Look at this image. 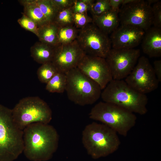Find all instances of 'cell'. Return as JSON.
Returning <instances> with one entry per match:
<instances>
[{
  "mask_svg": "<svg viewBox=\"0 0 161 161\" xmlns=\"http://www.w3.org/2000/svg\"><path fill=\"white\" fill-rule=\"evenodd\" d=\"M24 149L26 157L32 161L50 159L57 151L59 137L56 129L49 124L35 123L23 130Z\"/></svg>",
  "mask_w": 161,
  "mask_h": 161,
  "instance_id": "6da1fadb",
  "label": "cell"
},
{
  "mask_svg": "<svg viewBox=\"0 0 161 161\" xmlns=\"http://www.w3.org/2000/svg\"><path fill=\"white\" fill-rule=\"evenodd\" d=\"M117 133L107 126L93 122L86 125L82 132V141L88 154L95 159L112 154L121 143Z\"/></svg>",
  "mask_w": 161,
  "mask_h": 161,
  "instance_id": "7a4b0ae2",
  "label": "cell"
},
{
  "mask_svg": "<svg viewBox=\"0 0 161 161\" xmlns=\"http://www.w3.org/2000/svg\"><path fill=\"white\" fill-rule=\"evenodd\" d=\"M101 92L103 101L112 103L140 115L148 112V98L130 86L123 80L112 79Z\"/></svg>",
  "mask_w": 161,
  "mask_h": 161,
  "instance_id": "3957f363",
  "label": "cell"
},
{
  "mask_svg": "<svg viewBox=\"0 0 161 161\" xmlns=\"http://www.w3.org/2000/svg\"><path fill=\"white\" fill-rule=\"evenodd\" d=\"M23 135L13 120L12 109L0 104V161H13L23 152Z\"/></svg>",
  "mask_w": 161,
  "mask_h": 161,
  "instance_id": "277c9868",
  "label": "cell"
},
{
  "mask_svg": "<svg viewBox=\"0 0 161 161\" xmlns=\"http://www.w3.org/2000/svg\"><path fill=\"white\" fill-rule=\"evenodd\" d=\"M89 116L99 121L124 137L135 125L137 119L133 113L115 104L100 101L91 109Z\"/></svg>",
  "mask_w": 161,
  "mask_h": 161,
  "instance_id": "5b68a950",
  "label": "cell"
},
{
  "mask_svg": "<svg viewBox=\"0 0 161 161\" xmlns=\"http://www.w3.org/2000/svg\"><path fill=\"white\" fill-rule=\"evenodd\" d=\"M66 74L65 91L69 100L74 103L81 106L91 105L101 96L102 90L99 85L77 67Z\"/></svg>",
  "mask_w": 161,
  "mask_h": 161,
  "instance_id": "8992f818",
  "label": "cell"
},
{
  "mask_svg": "<svg viewBox=\"0 0 161 161\" xmlns=\"http://www.w3.org/2000/svg\"><path fill=\"white\" fill-rule=\"evenodd\" d=\"M12 110L15 123L22 130L33 123L49 124L52 119V111L49 106L37 96L22 98Z\"/></svg>",
  "mask_w": 161,
  "mask_h": 161,
  "instance_id": "52a82bcc",
  "label": "cell"
},
{
  "mask_svg": "<svg viewBox=\"0 0 161 161\" xmlns=\"http://www.w3.org/2000/svg\"><path fill=\"white\" fill-rule=\"evenodd\" d=\"M76 40L86 55L105 58L112 49L108 35L92 23L79 29Z\"/></svg>",
  "mask_w": 161,
  "mask_h": 161,
  "instance_id": "ba28073f",
  "label": "cell"
},
{
  "mask_svg": "<svg viewBox=\"0 0 161 161\" xmlns=\"http://www.w3.org/2000/svg\"><path fill=\"white\" fill-rule=\"evenodd\" d=\"M125 81L136 91L145 95L157 89L159 83L153 66L148 58L144 56L139 57Z\"/></svg>",
  "mask_w": 161,
  "mask_h": 161,
  "instance_id": "9c48e42d",
  "label": "cell"
},
{
  "mask_svg": "<svg viewBox=\"0 0 161 161\" xmlns=\"http://www.w3.org/2000/svg\"><path fill=\"white\" fill-rule=\"evenodd\" d=\"M140 55L139 49L112 48L105 59L113 79L125 78L136 65Z\"/></svg>",
  "mask_w": 161,
  "mask_h": 161,
  "instance_id": "30bf717a",
  "label": "cell"
},
{
  "mask_svg": "<svg viewBox=\"0 0 161 161\" xmlns=\"http://www.w3.org/2000/svg\"><path fill=\"white\" fill-rule=\"evenodd\" d=\"M118 15L121 24H128L140 28L145 32L152 25L151 5L146 1L136 0L122 5Z\"/></svg>",
  "mask_w": 161,
  "mask_h": 161,
  "instance_id": "8fae6325",
  "label": "cell"
},
{
  "mask_svg": "<svg viewBox=\"0 0 161 161\" xmlns=\"http://www.w3.org/2000/svg\"><path fill=\"white\" fill-rule=\"evenodd\" d=\"M77 67L83 73L97 83L102 90L113 79L105 58L86 54Z\"/></svg>",
  "mask_w": 161,
  "mask_h": 161,
  "instance_id": "7c38bea8",
  "label": "cell"
},
{
  "mask_svg": "<svg viewBox=\"0 0 161 161\" xmlns=\"http://www.w3.org/2000/svg\"><path fill=\"white\" fill-rule=\"evenodd\" d=\"M86 55L76 39L70 43L59 44L55 47L52 62L58 72L66 74L77 67Z\"/></svg>",
  "mask_w": 161,
  "mask_h": 161,
  "instance_id": "4fadbf2b",
  "label": "cell"
},
{
  "mask_svg": "<svg viewBox=\"0 0 161 161\" xmlns=\"http://www.w3.org/2000/svg\"><path fill=\"white\" fill-rule=\"evenodd\" d=\"M145 32L143 30L137 27L120 24L111 33L110 38L112 48H134L141 42Z\"/></svg>",
  "mask_w": 161,
  "mask_h": 161,
  "instance_id": "5bb4252c",
  "label": "cell"
},
{
  "mask_svg": "<svg viewBox=\"0 0 161 161\" xmlns=\"http://www.w3.org/2000/svg\"><path fill=\"white\" fill-rule=\"evenodd\" d=\"M142 42L143 52L150 58L161 56V28L151 27L145 32Z\"/></svg>",
  "mask_w": 161,
  "mask_h": 161,
  "instance_id": "9a60e30c",
  "label": "cell"
},
{
  "mask_svg": "<svg viewBox=\"0 0 161 161\" xmlns=\"http://www.w3.org/2000/svg\"><path fill=\"white\" fill-rule=\"evenodd\" d=\"M118 11L110 10L98 16H92V23L100 30L108 35L119 26Z\"/></svg>",
  "mask_w": 161,
  "mask_h": 161,
  "instance_id": "2e32d148",
  "label": "cell"
},
{
  "mask_svg": "<svg viewBox=\"0 0 161 161\" xmlns=\"http://www.w3.org/2000/svg\"><path fill=\"white\" fill-rule=\"evenodd\" d=\"M55 47L39 41L37 42L30 48L31 56L40 64L52 62L54 56Z\"/></svg>",
  "mask_w": 161,
  "mask_h": 161,
  "instance_id": "e0dca14e",
  "label": "cell"
},
{
  "mask_svg": "<svg viewBox=\"0 0 161 161\" xmlns=\"http://www.w3.org/2000/svg\"><path fill=\"white\" fill-rule=\"evenodd\" d=\"M59 27L54 22H48L38 28L37 35L39 41L55 47L59 45Z\"/></svg>",
  "mask_w": 161,
  "mask_h": 161,
  "instance_id": "ac0fdd59",
  "label": "cell"
},
{
  "mask_svg": "<svg viewBox=\"0 0 161 161\" xmlns=\"http://www.w3.org/2000/svg\"><path fill=\"white\" fill-rule=\"evenodd\" d=\"M18 1L23 6L22 13L34 21L38 27L48 23L38 6L36 0H21Z\"/></svg>",
  "mask_w": 161,
  "mask_h": 161,
  "instance_id": "d6986e66",
  "label": "cell"
},
{
  "mask_svg": "<svg viewBox=\"0 0 161 161\" xmlns=\"http://www.w3.org/2000/svg\"><path fill=\"white\" fill-rule=\"evenodd\" d=\"M66 84V74L58 72L46 84V89L50 92L63 93L65 91Z\"/></svg>",
  "mask_w": 161,
  "mask_h": 161,
  "instance_id": "ffe728a7",
  "label": "cell"
},
{
  "mask_svg": "<svg viewBox=\"0 0 161 161\" xmlns=\"http://www.w3.org/2000/svg\"><path fill=\"white\" fill-rule=\"evenodd\" d=\"M79 29L74 25L59 27L58 38L59 44L70 43L76 39Z\"/></svg>",
  "mask_w": 161,
  "mask_h": 161,
  "instance_id": "44dd1931",
  "label": "cell"
},
{
  "mask_svg": "<svg viewBox=\"0 0 161 161\" xmlns=\"http://www.w3.org/2000/svg\"><path fill=\"white\" fill-rule=\"evenodd\" d=\"M36 2L47 22H53L58 10L51 0H36Z\"/></svg>",
  "mask_w": 161,
  "mask_h": 161,
  "instance_id": "7402d4cb",
  "label": "cell"
},
{
  "mask_svg": "<svg viewBox=\"0 0 161 161\" xmlns=\"http://www.w3.org/2000/svg\"><path fill=\"white\" fill-rule=\"evenodd\" d=\"M58 72L52 62L42 64L38 68L37 75L39 81L47 83Z\"/></svg>",
  "mask_w": 161,
  "mask_h": 161,
  "instance_id": "603a6c76",
  "label": "cell"
},
{
  "mask_svg": "<svg viewBox=\"0 0 161 161\" xmlns=\"http://www.w3.org/2000/svg\"><path fill=\"white\" fill-rule=\"evenodd\" d=\"M72 7L59 10L53 21L59 27L74 25Z\"/></svg>",
  "mask_w": 161,
  "mask_h": 161,
  "instance_id": "cb8c5ba5",
  "label": "cell"
},
{
  "mask_svg": "<svg viewBox=\"0 0 161 161\" xmlns=\"http://www.w3.org/2000/svg\"><path fill=\"white\" fill-rule=\"evenodd\" d=\"M110 10L109 0H97L92 5L90 11L92 16H98Z\"/></svg>",
  "mask_w": 161,
  "mask_h": 161,
  "instance_id": "d4e9b609",
  "label": "cell"
},
{
  "mask_svg": "<svg viewBox=\"0 0 161 161\" xmlns=\"http://www.w3.org/2000/svg\"><path fill=\"white\" fill-rule=\"evenodd\" d=\"M95 1L94 0H75L72 7L73 13H87L88 11H90L91 6Z\"/></svg>",
  "mask_w": 161,
  "mask_h": 161,
  "instance_id": "484cf974",
  "label": "cell"
},
{
  "mask_svg": "<svg viewBox=\"0 0 161 161\" xmlns=\"http://www.w3.org/2000/svg\"><path fill=\"white\" fill-rule=\"evenodd\" d=\"M73 19L74 26L79 29L93 22L92 18L89 16L87 13H73Z\"/></svg>",
  "mask_w": 161,
  "mask_h": 161,
  "instance_id": "4316f807",
  "label": "cell"
},
{
  "mask_svg": "<svg viewBox=\"0 0 161 161\" xmlns=\"http://www.w3.org/2000/svg\"><path fill=\"white\" fill-rule=\"evenodd\" d=\"M22 16L18 20V23L22 28L32 32L37 36L38 27L36 24L22 13Z\"/></svg>",
  "mask_w": 161,
  "mask_h": 161,
  "instance_id": "83f0119b",
  "label": "cell"
},
{
  "mask_svg": "<svg viewBox=\"0 0 161 161\" xmlns=\"http://www.w3.org/2000/svg\"><path fill=\"white\" fill-rule=\"evenodd\" d=\"M152 25L154 27L161 28V1L160 0L151 7Z\"/></svg>",
  "mask_w": 161,
  "mask_h": 161,
  "instance_id": "f1b7e54d",
  "label": "cell"
},
{
  "mask_svg": "<svg viewBox=\"0 0 161 161\" xmlns=\"http://www.w3.org/2000/svg\"><path fill=\"white\" fill-rule=\"evenodd\" d=\"M58 11L72 7L75 0H51Z\"/></svg>",
  "mask_w": 161,
  "mask_h": 161,
  "instance_id": "f546056e",
  "label": "cell"
},
{
  "mask_svg": "<svg viewBox=\"0 0 161 161\" xmlns=\"http://www.w3.org/2000/svg\"><path fill=\"white\" fill-rule=\"evenodd\" d=\"M153 69L157 78L159 82L161 81V60H157L154 62Z\"/></svg>",
  "mask_w": 161,
  "mask_h": 161,
  "instance_id": "4dcf8cb0",
  "label": "cell"
},
{
  "mask_svg": "<svg viewBox=\"0 0 161 161\" xmlns=\"http://www.w3.org/2000/svg\"><path fill=\"white\" fill-rule=\"evenodd\" d=\"M123 0H109L111 10L119 12L120 7L122 4Z\"/></svg>",
  "mask_w": 161,
  "mask_h": 161,
  "instance_id": "1f68e13d",
  "label": "cell"
},
{
  "mask_svg": "<svg viewBox=\"0 0 161 161\" xmlns=\"http://www.w3.org/2000/svg\"><path fill=\"white\" fill-rule=\"evenodd\" d=\"M159 1L158 0H148L146 1L149 4L151 5L152 4H154Z\"/></svg>",
  "mask_w": 161,
  "mask_h": 161,
  "instance_id": "d6a6232c",
  "label": "cell"
}]
</instances>
